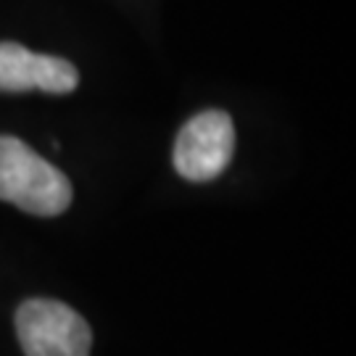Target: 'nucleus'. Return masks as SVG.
I'll list each match as a JSON object with an SVG mask.
<instances>
[{
  "label": "nucleus",
  "mask_w": 356,
  "mask_h": 356,
  "mask_svg": "<svg viewBox=\"0 0 356 356\" xmlns=\"http://www.w3.org/2000/svg\"><path fill=\"white\" fill-rule=\"evenodd\" d=\"M0 201L38 216H58L72 204V182L24 140L0 135Z\"/></svg>",
  "instance_id": "nucleus-1"
},
{
  "label": "nucleus",
  "mask_w": 356,
  "mask_h": 356,
  "mask_svg": "<svg viewBox=\"0 0 356 356\" xmlns=\"http://www.w3.org/2000/svg\"><path fill=\"white\" fill-rule=\"evenodd\" d=\"M24 356H90L92 330L85 317L56 298H29L16 309Z\"/></svg>",
  "instance_id": "nucleus-2"
},
{
  "label": "nucleus",
  "mask_w": 356,
  "mask_h": 356,
  "mask_svg": "<svg viewBox=\"0 0 356 356\" xmlns=\"http://www.w3.org/2000/svg\"><path fill=\"white\" fill-rule=\"evenodd\" d=\"M235 151V124L227 111H201L177 132L172 161L188 182H209L219 177Z\"/></svg>",
  "instance_id": "nucleus-3"
},
{
  "label": "nucleus",
  "mask_w": 356,
  "mask_h": 356,
  "mask_svg": "<svg viewBox=\"0 0 356 356\" xmlns=\"http://www.w3.org/2000/svg\"><path fill=\"white\" fill-rule=\"evenodd\" d=\"M79 85L76 66L66 58L40 56L19 42H0V92L42 90L64 95Z\"/></svg>",
  "instance_id": "nucleus-4"
}]
</instances>
